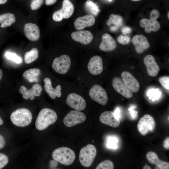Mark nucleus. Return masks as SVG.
Instances as JSON below:
<instances>
[{
  "mask_svg": "<svg viewBox=\"0 0 169 169\" xmlns=\"http://www.w3.org/2000/svg\"><path fill=\"white\" fill-rule=\"evenodd\" d=\"M3 72L2 70L0 69V81L3 76Z\"/></svg>",
  "mask_w": 169,
  "mask_h": 169,
  "instance_id": "obj_46",
  "label": "nucleus"
},
{
  "mask_svg": "<svg viewBox=\"0 0 169 169\" xmlns=\"http://www.w3.org/2000/svg\"><path fill=\"white\" fill-rule=\"evenodd\" d=\"M57 119V115L53 110L49 108L42 109L37 117L35 125L39 131L46 129L49 125L54 123Z\"/></svg>",
  "mask_w": 169,
  "mask_h": 169,
  "instance_id": "obj_1",
  "label": "nucleus"
},
{
  "mask_svg": "<svg viewBox=\"0 0 169 169\" xmlns=\"http://www.w3.org/2000/svg\"><path fill=\"white\" fill-rule=\"evenodd\" d=\"M169 12H168L167 13V18H168V19L169 18Z\"/></svg>",
  "mask_w": 169,
  "mask_h": 169,
  "instance_id": "obj_49",
  "label": "nucleus"
},
{
  "mask_svg": "<svg viewBox=\"0 0 169 169\" xmlns=\"http://www.w3.org/2000/svg\"><path fill=\"white\" fill-rule=\"evenodd\" d=\"M5 56L8 59L12 60L17 64L22 62V59L18 56L16 54L7 52L5 53Z\"/></svg>",
  "mask_w": 169,
  "mask_h": 169,
  "instance_id": "obj_31",
  "label": "nucleus"
},
{
  "mask_svg": "<svg viewBox=\"0 0 169 169\" xmlns=\"http://www.w3.org/2000/svg\"><path fill=\"white\" fill-rule=\"evenodd\" d=\"M86 119L84 113L79 110H72L64 117L63 122L65 126L70 127L83 122Z\"/></svg>",
  "mask_w": 169,
  "mask_h": 169,
  "instance_id": "obj_9",
  "label": "nucleus"
},
{
  "mask_svg": "<svg viewBox=\"0 0 169 169\" xmlns=\"http://www.w3.org/2000/svg\"><path fill=\"white\" fill-rule=\"evenodd\" d=\"M63 18H68L73 14L74 7L72 3L69 0H64L61 9Z\"/></svg>",
  "mask_w": 169,
  "mask_h": 169,
  "instance_id": "obj_27",
  "label": "nucleus"
},
{
  "mask_svg": "<svg viewBox=\"0 0 169 169\" xmlns=\"http://www.w3.org/2000/svg\"><path fill=\"white\" fill-rule=\"evenodd\" d=\"M132 42L134 44L136 52L141 54L148 49L150 44L147 38L142 34H136L133 38Z\"/></svg>",
  "mask_w": 169,
  "mask_h": 169,
  "instance_id": "obj_14",
  "label": "nucleus"
},
{
  "mask_svg": "<svg viewBox=\"0 0 169 169\" xmlns=\"http://www.w3.org/2000/svg\"><path fill=\"white\" fill-rule=\"evenodd\" d=\"M95 21L94 16L88 14L76 18L74 22V25L77 30H81L86 27L92 26L94 24Z\"/></svg>",
  "mask_w": 169,
  "mask_h": 169,
  "instance_id": "obj_20",
  "label": "nucleus"
},
{
  "mask_svg": "<svg viewBox=\"0 0 169 169\" xmlns=\"http://www.w3.org/2000/svg\"><path fill=\"white\" fill-rule=\"evenodd\" d=\"M42 90L40 84H35L29 89H28L24 86H21L19 92L23 94V97L25 99L28 100L29 98L30 100H33L35 96H39L41 95Z\"/></svg>",
  "mask_w": 169,
  "mask_h": 169,
  "instance_id": "obj_15",
  "label": "nucleus"
},
{
  "mask_svg": "<svg viewBox=\"0 0 169 169\" xmlns=\"http://www.w3.org/2000/svg\"><path fill=\"white\" fill-rule=\"evenodd\" d=\"M160 13L156 9H153L150 13V18H143L140 21V25L141 28H145L144 30L147 33L152 31L156 32L160 28V24L157 20L160 17Z\"/></svg>",
  "mask_w": 169,
  "mask_h": 169,
  "instance_id": "obj_4",
  "label": "nucleus"
},
{
  "mask_svg": "<svg viewBox=\"0 0 169 169\" xmlns=\"http://www.w3.org/2000/svg\"><path fill=\"white\" fill-rule=\"evenodd\" d=\"M44 0H31L30 7L31 9L35 10L39 9L42 4Z\"/></svg>",
  "mask_w": 169,
  "mask_h": 169,
  "instance_id": "obj_35",
  "label": "nucleus"
},
{
  "mask_svg": "<svg viewBox=\"0 0 169 169\" xmlns=\"http://www.w3.org/2000/svg\"><path fill=\"white\" fill-rule=\"evenodd\" d=\"M52 156L54 160L66 166L71 165L75 158L73 150L66 147H59L53 151Z\"/></svg>",
  "mask_w": 169,
  "mask_h": 169,
  "instance_id": "obj_3",
  "label": "nucleus"
},
{
  "mask_svg": "<svg viewBox=\"0 0 169 169\" xmlns=\"http://www.w3.org/2000/svg\"><path fill=\"white\" fill-rule=\"evenodd\" d=\"M158 81L161 86L166 89L169 90V77L164 76L160 77L158 79Z\"/></svg>",
  "mask_w": 169,
  "mask_h": 169,
  "instance_id": "obj_32",
  "label": "nucleus"
},
{
  "mask_svg": "<svg viewBox=\"0 0 169 169\" xmlns=\"http://www.w3.org/2000/svg\"><path fill=\"white\" fill-rule=\"evenodd\" d=\"M66 103L71 108L79 111L83 110L86 107V102L84 98L74 93L68 95L66 99Z\"/></svg>",
  "mask_w": 169,
  "mask_h": 169,
  "instance_id": "obj_10",
  "label": "nucleus"
},
{
  "mask_svg": "<svg viewBox=\"0 0 169 169\" xmlns=\"http://www.w3.org/2000/svg\"><path fill=\"white\" fill-rule=\"evenodd\" d=\"M8 162V156L4 154L0 153V169L5 166Z\"/></svg>",
  "mask_w": 169,
  "mask_h": 169,
  "instance_id": "obj_36",
  "label": "nucleus"
},
{
  "mask_svg": "<svg viewBox=\"0 0 169 169\" xmlns=\"http://www.w3.org/2000/svg\"><path fill=\"white\" fill-rule=\"evenodd\" d=\"M53 20L56 22H59L62 20L63 18L61 9L55 12L52 16Z\"/></svg>",
  "mask_w": 169,
  "mask_h": 169,
  "instance_id": "obj_37",
  "label": "nucleus"
},
{
  "mask_svg": "<svg viewBox=\"0 0 169 169\" xmlns=\"http://www.w3.org/2000/svg\"><path fill=\"white\" fill-rule=\"evenodd\" d=\"M71 64L69 57L66 54H63L55 58L52 64L53 69L60 74H64L69 71Z\"/></svg>",
  "mask_w": 169,
  "mask_h": 169,
  "instance_id": "obj_6",
  "label": "nucleus"
},
{
  "mask_svg": "<svg viewBox=\"0 0 169 169\" xmlns=\"http://www.w3.org/2000/svg\"><path fill=\"white\" fill-rule=\"evenodd\" d=\"M117 41L119 44L122 45L127 44L130 41V38L127 35H120L117 38Z\"/></svg>",
  "mask_w": 169,
  "mask_h": 169,
  "instance_id": "obj_34",
  "label": "nucleus"
},
{
  "mask_svg": "<svg viewBox=\"0 0 169 169\" xmlns=\"http://www.w3.org/2000/svg\"><path fill=\"white\" fill-rule=\"evenodd\" d=\"M121 31L123 34L126 35L130 33L131 32V29L128 27L125 26L122 28Z\"/></svg>",
  "mask_w": 169,
  "mask_h": 169,
  "instance_id": "obj_38",
  "label": "nucleus"
},
{
  "mask_svg": "<svg viewBox=\"0 0 169 169\" xmlns=\"http://www.w3.org/2000/svg\"><path fill=\"white\" fill-rule=\"evenodd\" d=\"M5 145V141L4 137L0 134V149L3 148Z\"/></svg>",
  "mask_w": 169,
  "mask_h": 169,
  "instance_id": "obj_40",
  "label": "nucleus"
},
{
  "mask_svg": "<svg viewBox=\"0 0 169 169\" xmlns=\"http://www.w3.org/2000/svg\"><path fill=\"white\" fill-rule=\"evenodd\" d=\"M118 140L114 137H110L108 139L107 146L110 148L115 149L117 147Z\"/></svg>",
  "mask_w": 169,
  "mask_h": 169,
  "instance_id": "obj_33",
  "label": "nucleus"
},
{
  "mask_svg": "<svg viewBox=\"0 0 169 169\" xmlns=\"http://www.w3.org/2000/svg\"><path fill=\"white\" fill-rule=\"evenodd\" d=\"M84 7L89 14L94 16H96L100 11L98 6L90 0L86 1L84 4Z\"/></svg>",
  "mask_w": 169,
  "mask_h": 169,
  "instance_id": "obj_28",
  "label": "nucleus"
},
{
  "mask_svg": "<svg viewBox=\"0 0 169 169\" xmlns=\"http://www.w3.org/2000/svg\"><path fill=\"white\" fill-rule=\"evenodd\" d=\"M71 37L74 41L84 45L90 43L93 39V35L88 30H79L73 32Z\"/></svg>",
  "mask_w": 169,
  "mask_h": 169,
  "instance_id": "obj_18",
  "label": "nucleus"
},
{
  "mask_svg": "<svg viewBox=\"0 0 169 169\" xmlns=\"http://www.w3.org/2000/svg\"><path fill=\"white\" fill-rule=\"evenodd\" d=\"M121 77L124 84L131 92L136 93L139 91L140 84L130 73L127 71H123L121 74Z\"/></svg>",
  "mask_w": 169,
  "mask_h": 169,
  "instance_id": "obj_11",
  "label": "nucleus"
},
{
  "mask_svg": "<svg viewBox=\"0 0 169 169\" xmlns=\"http://www.w3.org/2000/svg\"><path fill=\"white\" fill-rule=\"evenodd\" d=\"M16 18L11 13H6L0 15V26L2 28L9 27L14 23Z\"/></svg>",
  "mask_w": 169,
  "mask_h": 169,
  "instance_id": "obj_26",
  "label": "nucleus"
},
{
  "mask_svg": "<svg viewBox=\"0 0 169 169\" xmlns=\"http://www.w3.org/2000/svg\"><path fill=\"white\" fill-rule=\"evenodd\" d=\"M132 1H134V2H136V1H141V0H131Z\"/></svg>",
  "mask_w": 169,
  "mask_h": 169,
  "instance_id": "obj_48",
  "label": "nucleus"
},
{
  "mask_svg": "<svg viewBox=\"0 0 169 169\" xmlns=\"http://www.w3.org/2000/svg\"><path fill=\"white\" fill-rule=\"evenodd\" d=\"M112 85L114 89L117 92L127 98H131L133 96L132 92L124 84L119 77H114L112 81Z\"/></svg>",
  "mask_w": 169,
  "mask_h": 169,
  "instance_id": "obj_17",
  "label": "nucleus"
},
{
  "mask_svg": "<svg viewBox=\"0 0 169 169\" xmlns=\"http://www.w3.org/2000/svg\"><path fill=\"white\" fill-rule=\"evenodd\" d=\"M146 157L150 163L155 164L159 169L169 168V162L160 160L156 153L153 151H150L147 152L146 155Z\"/></svg>",
  "mask_w": 169,
  "mask_h": 169,
  "instance_id": "obj_23",
  "label": "nucleus"
},
{
  "mask_svg": "<svg viewBox=\"0 0 169 169\" xmlns=\"http://www.w3.org/2000/svg\"><path fill=\"white\" fill-rule=\"evenodd\" d=\"M57 0H45V4L47 5H51L55 3Z\"/></svg>",
  "mask_w": 169,
  "mask_h": 169,
  "instance_id": "obj_42",
  "label": "nucleus"
},
{
  "mask_svg": "<svg viewBox=\"0 0 169 169\" xmlns=\"http://www.w3.org/2000/svg\"><path fill=\"white\" fill-rule=\"evenodd\" d=\"M7 0H0V4H3L7 2Z\"/></svg>",
  "mask_w": 169,
  "mask_h": 169,
  "instance_id": "obj_44",
  "label": "nucleus"
},
{
  "mask_svg": "<svg viewBox=\"0 0 169 169\" xmlns=\"http://www.w3.org/2000/svg\"><path fill=\"white\" fill-rule=\"evenodd\" d=\"M143 62L146 67L147 72L149 75L152 77L157 75L160 68L153 56L150 54L146 55L144 58Z\"/></svg>",
  "mask_w": 169,
  "mask_h": 169,
  "instance_id": "obj_13",
  "label": "nucleus"
},
{
  "mask_svg": "<svg viewBox=\"0 0 169 169\" xmlns=\"http://www.w3.org/2000/svg\"><path fill=\"white\" fill-rule=\"evenodd\" d=\"M143 169H151V167L148 165L145 166L142 168Z\"/></svg>",
  "mask_w": 169,
  "mask_h": 169,
  "instance_id": "obj_45",
  "label": "nucleus"
},
{
  "mask_svg": "<svg viewBox=\"0 0 169 169\" xmlns=\"http://www.w3.org/2000/svg\"><path fill=\"white\" fill-rule=\"evenodd\" d=\"M3 120L1 118L0 116V125H2L3 124Z\"/></svg>",
  "mask_w": 169,
  "mask_h": 169,
  "instance_id": "obj_47",
  "label": "nucleus"
},
{
  "mask_svg": "<svg viewBox=\"0 0 169 169\" xmlns=\"http://www.w3.org/2000/svg\"><path fill=\"white\" fill-rule=\"evenodd\" d=\"M38 56V49L33 48L25 53L24 55L25 62L27 64H30L36 60Z\"/></svg>",
  "mask_w": 169,
  "mask_h": 169,
  "instance_id": "obj_29",
  "label": "nucleus"
},
{
  "mask_svg": "<svg viewBox=\"0 0 169 169\" xmlns=\"http://www.w3.org/2000/svg\"><path fill=\"white\" fill-rule=\"evenodd\" d=\"M114 165L112 161L110 160H105L100 162L95 169H113Z\"/></svg>",
  "mask_w": 169,
  "mask_h": 169,
  "instance_id": "obj_30",
  "label": "nucleus"
},
{
  "mask_svg": "<svg viewBox=\"0 0 169 169\" xmlns=\"http://www.w3.org/2000/svg\"><path fill=\"white\" fill-rule=\"evenodd\" d=\"M110 2H111L112 1V0H108Z\"/></svg>",
  "mask_w": 169,
  "mask_h": 169,
  "instance_id": "obj_50",
  "label": "nucleus"
},
{
  "mask_svg": "<svg viewBox=\"0 0 169 169\" xmlns=\"http://www.w3.org/2000/svg\"><path fill=\"white\" fill-rule=\"evenodd\" d=\"M44 88L46 92L52 99H54L56 96L58 98L61 96V86L58 85L55 88H54L52 85L51 79L48 77L45 78L44 80Z\"/></svg>",
  "mask_w": 169,
  "mask_h": 169,
  "instance_id": "obj_22",
  "label": "nucleus"
},
{
  "mask_svg": "<svg viewBox=\"0 0 169 169\" xmlns=\"http://www.w3.org/2000/svg\"><path fill=\"white\" fill-rule=\"evenodd\" d=\"M58 166L57 161L55 160H51L49 163V166L51 168H54Z\"/></svg>",
  "mask_w": 169,
  "mask_h": 169,
  "instance_id": "obj_39",
  "label": "nucleus"
},
{
  "mask_svg": "<svg viewBox=\"0 0 169 169\" xmlns=\"http://www.w3.org/2000/svg\"><path fill=\"white\" fill-rule=\"evenodd\" d=\"M89 93L90 98L99 104L104 105L107 103V94L105 90L99 84L93 85L90 90Z\"/></svg>",
  "mask_w": 169,
  "mask_h": 169,
  "instance_id": "obj_7",
  "label": "nucleus"
},
{
  "mask_svg": "<svg viewBox=\"0 0 169 169\" xmlns=\"http://www.w3.org/2000/svg\"><path fill=\"white\" fill-rule=\"evenodd\" d=\"M155 122L153 118L149 114H146L140 119L137 128L140 133L144 136L148 132L152 131L155 129Z\"/></svg>",
  "mask_w": 169,
  "mask_h": 169,
  "instance_id": "obj_8",
  "label": "nucleus"
},
{
  "mask_svg": "<svg viewBox=\"0 0 169 169\" xmlns=\"http://www.w3.org/2000/svg\"><path fill=\"white\" fill-rule=\"evenodd\" d=\"M99 119L102 123L114 128L118 127L120 124V119L116 118L111 111L103 112L100 115Z\"/></svg>",
  "mask_w": 169,
  "mask_h": 169,
  "instance_id": "obj_19",
  "label": "nucleus"
},
{
  "mask_svg": "<svg viewBox=\"0 0 169 169\" xmlns=\"http://www.w3.org/2000/svg\"><path fill=\"white\" fill-rule=\"evenodd\" d=\"M117 47V44L112 37L108 33L104 34L102 37V41L99 48L100 50L105 52L113 51Z\"/></svg>",
  "mask_w": 169,
  "mask_h": 169,
  "instance_id": "obj_21",
  "label": "nucleus"
},
{
  "mask_svg": "<svg viewBox=\"0 0 169 169\" xmlns=\"http://www.w3.org/2000/svg\"><path fill=\"white\" fill-rule=\"evenodd\" d=\"M89 72L92 74L96 75L101 74L103 69L102 60L98 55L92 57L87 65Z\"/></svg>",
  "mask_w": 169,
  "mask_h": 169,
  "instance_id": "obj_12",
  "label": "nucleus"
},
{
  "mask_svg": "<svg viewBox=\"0 0 169 169\" xmlns=\"http://www.w3.org/2000/svg\"><path fill=\"white\" fill-rule=\"evenodd\" d=\"M10 120L15 125L21 127L28 126L31 123L32 115L31 112L26 108L17 109L11 115Z\"/></svg>",
  "mask_w": 169,
  "mask_h": 169,
  "instance_id": "obj_2",
  "label": "nucleus"
},
{
  "mask_svg": "<svg viewBox=\"0 0 169 169\" xmlns=\"http://www.w3.org/2000/svg\"><path fill=\"white\" fill-rule=\"evenodd\" d=\"M123 18L122 17L118 14H111L109 19L107 20L106 24L110 27L112 31L116 30L123 24Z\"/></svg>",
  "mask_w": 169,
  "mask_h": 169,
  "instance_id": "obj_24",
  "label": "nucleus"
},
{
  "mask_svg": "<svg viewBox=\"0 0 169 169\" xmlns=\"http://www.w3.org/2000/svg\"><path fill=\"white\" fill-rule=\"evenodd\" d=\"M169 137H167L165 139L163 142V146L165 148L167 149H169Z\"/></svg>",
  "mask_w": 169,
  "mask_h": 169,
  "instance_id": "obj_41",
  "label": "nucleus"
},
{
  "mask_svg": "<svg viewBox=\"0 0 169 169\" xmlns=\"http://www.w3.org/2000/svg\"><path fill=\"white\" fill-rule=\"evenodd\" d=\"M97 154L95 147L93 145L89 144L82 148L80 150L79 159L82 166L85 167L90 166Z\"/></svg>",
  "mask_w": 169,
  "mask_h": 169,
  "instance_id": "obj_5",
  "label": "nucleus"
},
{
  "mask_svg": "<svg viewBox=\"0 0 169 169\" xmlns=\"http://www.w3.org/2000/svg\"><path fill=\"white\" fill-rule=\"evenodd\" d=\"M41 71L38 68H33L26 70L23 73V77L30 82H38Z\"/></svg>",
  "mask_w": 169,
  "mask_h": 169,
  "instance_id": "obj_25",
  "label": "nucleus"
},
{
  "mask_svg": "<svg viewBox=\"0 0 169 169\" xmlns=\"http://www.w3.org/2000/svg\"><path fill=\"white\" fill-rule=\"evenodd\" d=\"M115 116L116 118L120 119V110L119 108H117L114 112Z\"/></svg>",
  "mask_w": 169,
  "mask_h": 169,
  "instance_id": "obj_43",
  "label": "nucleus"
},
{
  "mask_svg": "<svg viewBox=\"0 0 169 169\" xmlns=\"http://www.w3.org/2000/svg\"><path fill=\"white\" fill-rule=\"evenodd\" d=\"M23 30L25 36L30 40L35 41L39 39L40 29L36 24L30 23H26L24 25Z\"/></svg>",
  "mask_w": 169,
  "mask_h": 169,
  "instance_id": "obj_16",
  "label": "nucleus"
},
{
  "mask_svg": "<svg viewBox=\"0 0 169 169\" xmlns=\"http://www.w3.org/2000/svg\"><path fill=\"white\" fill-rule=\"evenodd\" d=\"M92 141L93 142H94V141Z\"/></svg>",
  "mask_w": 169,
  "mask_h": 169,
  "instance_id": "obj_51",
  "label": "nucleus"
}]
</instances>
